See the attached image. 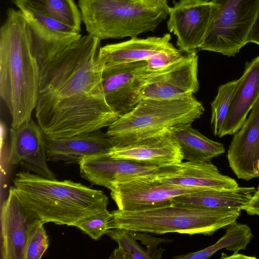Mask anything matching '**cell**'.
Wrapping results in <instances>:
<instances>
[{"mask_svg":"<svg viewBox=\"0 0 259 259\" xmlns=\"http://www.w3.org/2000/svg\"><path fill=\"white\" fill-rule=\"evenodd\" d=\"M101 40L80 34L33 46L40 72L35 117L45 136L64 138L100 130L119 117L103 91Z\"/></svg>","mask_w":259,"mask_h":259,"instance_id":"1","label":"cell"},{"mask_svg":"<svg viewBox=\"0 0 259 259\" xmlns=\"http://www.w3.org/2000/svg\"><path fill=\"white\" fill-rule=\"evenodd\" d=\"M39 77L26 18L19 10L9 8L0 28V96L11 115L12 127L31 118Z\"/></svg>","mask_w":259,"mask_h":259,"instance_id":"2","label":"cell"},{"mask_svg":"<svg viewBox=\"0 0 259 259\" xmlns=\"http://www.w3.org/2000/svg\"><path fill=\"white\" fill-rule=\"evenodd\" d=\"M12 181L11 187L28 214L43 224L74 227L80 220L107 209L105 193L81 183L28 170L19 172Z\"/></svg>","mask_w":259,"mask_h":259,"instance_id":"3","label":"cell"},{"mask_svg":"<svg viewBox=\"0 0 259 259\" xmlns=\"http://www.w3.org/2000/svg\"><path fill=\"white\" fill-rule=\"evenodd\" d=\"M111 212L109 229L118 228L157 234L211 235L236 221L241 210L199 207L169 201L133 210L118 209Z\"/></svg>","mask_w":259,"mask_h":259,"instance_id":"4","label":"cell"},{"mask_svg":"<svg viewBox=\"0 0 259 259\" xmlns=\"http://www.w3.org/2000/svg\"><path fill=\"white\" fill-rule=\"evenodd\" d=\"M78 7L88 34L101 40L153 31L169 9L160 0H78Z\"/></svg>","mask_w":259,"mask_h":259,"instance_id":"5","label":"cell"},{"mask_svg":"<svg viewBox=\"0 0 259 259\" xmlns=\"http://www.w3.org/2000/svg\"><path fill=\"white\" fill-rule=\"evenodd\" d=\"M204 112L194 96L167 100H140L107 127L113 147H121L160 134L181 123H192Z\"/></svg>","mask_w":259,"mask_h":259,"instance_id":"6","label":"cell"},{"mask_svg":"<svg viewBox=\"0 0 259 259\" xmlns=\"http://www.w3.org/2000/svg\"><path fill=\"white\" fill-rule=\"evenodd\" d=\"M209 24L200 50L235 56L247 44L259 0H212Z\"/></svg>","mask_w":259,"mask_h":259,"instance_id":"7","label":"cell"},{"mask_svg":"<svg viewBox=\"0 0 259 259\" xmlns=\"http://www.w3.org/2000/svg\"><path fill=\"white\" fill-rule=\"evenodd\" d=\"M198 65L196 51L159 70L149 71L145 64L139 76V100H167L193 96L199 88Z\"/></svg>","mask_w":259,"mask_h":259,"instance_id":"8","label":"cell"},{"mask_svg":"<svg viewBox=\"0 0 259 259\" xmlns=\"http://www.w3.org/2000/svg\"><path fill=\"white\" fill-rule=\"evenodd\" d=\"M80 176L94 185L110 191L120 183L142 178H157L178 171L181 164L156 166L114 159L107 153L84 158L79 163Z\"/></svg>","mask_w":259,"mask_h":259,"instance_id":"9","label":"cell"},{"mask_svg":"<svg viewBox=\"0 0 259 259\" xmlns=\"http://www.w3.org/2000/svg\"><path fill=\"white\" fill-rule=\"evenodd\" d=\"M169 7L167 29L177 37V46L182 52L199 50L209 24L212 3L209 0H179Z\"/></svg>","mask_w":259,"mask_h":259,"instance_id":"10","label":"cell"},{"mask_svg":"<svg viewBox=\"0 0 259 259\" xmlns=\"http://www.w3.org/2000/svg\"><path fill=\"white\" fill-rule=\"evenodd\" d=\"M10 149L9 161L20 165L26 170L46 178L56 179L49 167L44 143V134L32 118L10 129Z\"/></svg>","mask_w":259,"mask_h":259,"instance_id":"11","label":"cell"},{"mask_svg":"<svg viewBox=\"0 0 259 259\" xmlns=\"http://www.w3.org/2000/svg\"><path fill=\"white\" fill-rule=\"evenodd\" d=\"M207 188L184 187L167 185L152 178H142L116 185L111 196L118 209L133 210L138 208L169 201L175 197Z\"/></svg>","mask_w":259,"mask_h":259,"instance_id":"12","label":"cell"},{"mask_svg":"<svg viewBox=\"0 0 259 259\" xmlns=\"http://www.w3.org/2000/svg\"><path fill=\"white\" fill-rule=\"evenodd\" d=\"M243 124L235 133L227 158L230 167L239 179L259 178V98Z\"/></svg>","mask_w":259,"mask_h":259,"instance_id":"13","label":"cell"},{"mask_svg":"<svg viewBox=\"0 0 259 259\" xmlns=\"http://www.w3.org/2000/svg\"><path fill=\"white\" fill-rule=\"evenodd\" d=\"M114 159L163 166L182 162L181 148L167 130L155 136L121 147H112L107 153Z\"/></svg>","mask_w":259,"mask_h":259,"instance_id":"14","label":"cell"},{"mask_svg":"<svg viewBox=\"0 0 259 259\" xmlns=\"http://www.w3.org/2000/svg\"><path fill=\"white\" fill-rule=\"evenodd\" d=\"M145 61L103 67L102 82L106 100L119 116L131 110L139 101V76Z\"/></svg>","mask_w":259,"mask_h":259,"instance_id":"15","label":"cell"},{"mask_svg":"<svg viewBox=\"0 0 259 259\" xmlns=\"http://www.w3.org/2000/svg\"><path fill=\"white\" fill-rule=\"evenodd\" d=\"M1 218L2 258L25 259L29 229L34 220L11 186L2 207Z\"/></svg>","mask_w":259,"mask_h":259,"instance_id":"16","label":"cell"},{"mask_svg":"<svg viewBox=\"0 0 259 259\" xmlns=\"http://www.w3.org/2000/svg\"><path fill=\"white\" fill-rule=\"evenodd\" d=\"M47 160L78 163L84 158L108 153L113 145L106 133L101 130L64 138L44 135Z\"/></svg>","mask_w":259,"mask_h":259,"instance_id":"17","label":"cell"},{"mask_svg":"<svg viewBox=\"0 0 259 259\" xmlns=\"http://www.w3.org/2000/svg\"><path fill=\"white\" fill-rule=\"evenodd\" d=\"M170 39L169 33L146 38L132 37L125 41L101 47L99 58L103 67L145 61L159 53L180 50L170 42Z\"/></svg>","mask_w":259,"mask_h":259,"instance_id":"18","label":"cell"},{"mask_svg":"<svg viewBox=\"0 0 259 259\" xmlns=\"http://www.w3.org/2000/svg\"><path fill=\"white\" fill-rule=\"evenodd\" d=\"M258 98L259 56H257L246 63L244 72L238 79L220 138L234 134L241 128Z\"/></svg>","mask_w":259,"mask_h":259,"instance_id":"19","label":"cell"},{"mask_svg":"<svg viewBox=\"0 0 259 259\" xmlns=\"http://www.w3.org/2000/svg\"><path fill=\"white\" fill-rule=\"evenodd\" d=\"M180 170L171 175L154 179L161 183L184 187L233 189L236 181L220 172L211 161L181 162Z\"/></svg>","mask_w":259,"mask_h":259,"instance_id":"20","label":"cell"},{"mask_svg":"<svg viewBox=\"0 0 259 259\" xmlns=\"http://www.w3.org/2000/svg\"><path fill=\"white\" fill-rule=\"evenodd\" d=\"M256 191L254 187L240 186L233 189L205 188L175 197L170 201L199 207L241 210Z\"/></svg>","mask_w":259,"mask_h":259,"instance_id":"21","label":"cell"},{"mask_svg":"<svg viewBox=\"0 0 259 259\" xmlns=\"http://www.w3.org/2000/svg\"><path fill=\"white\" fill-rule=\"evenodd\" d=\"M192 123H181L168 130L177 140L183 159L196 162L211 161L225 153L223 144L211 140L192 126Z\"/></svg>","mask_w":259,"mask_h":259,"instance_id":"22","label":"cell"},{"mask_svg":"<svg viewBox=\"0 0 259 259\" xmlns=\"http://www.w3.org/2000/svg\"><path fill=\"white\" fill-rule=\"evenodd\" d=\"M253 237L250 228L247 225L235 221L226 227V232L215 243L194 252L178 255L175 259H205L219 250L226 248L234 252L246 249Z\"/></svg>","mask_w":259,"mask_h":259,"instance_id":"23","label":"cell"},{"mask_svg":"<svg viewBox=\"0 0 259 259\" xmlns=\"http://www.w3.org/2000/svg\"><path fill=\"white\" fill-rule=\"evenodd\" d=\"M21 1L30 8L80 31L81 13L73 0Z\"/></svg>","mask_w":259,"mask_h":259,"instance_id":"24","label":"cell"},{"mask_svg":"<svg viewBox=\"0 0 259 259\" xmlns=\"http://www.w3.org/2000/svg\"><path fill=\"white\" fill-rule=\"evenodd\" d=\"M106 234L115 241L118 245V247L112 252L110 258H153L151 253L137 242L131 231L114 228L108 229Z\"/></svg>","mask_w":259,"mask_h":259,"instance_id":"25","label":"cell"},{"mask_svg":"<svg viewBox=\"0 0 259 259\" xmlns=\"http://www.w3.org/2000/svg\"><path fill=\"white\" fill-rule=\"evenodd\" d=\"M237 83L238 79H236L219 86L217 94L211 103L210 122L215 136L220 137Z\"/></svg>","mask_w":259,"mask_h":259,"instance_id":"26","label":"cell"},{"mask_svg":"<svg viewBox=\"0 0 259 259\" xmlns=\"http://www.w3.org/2000/svg\"><path fill=\"white\" fill-rule=\"evenodd\" d=\"M11 1L28 20L45 31L61 35L80 33L75 28L30 8L21 0Z\"/></svg>","mask_w":259,"mask_h":259,"instance_id":"27","label":"cell"},{"mask_svg":"<svg viewBox=\"0 0 259 259\" xmlns=\"http://www.w3.org/2000/svg\"><path fill=\"white\" fill-rule=\"evenodd\" d=\"M44 224L33 220L29 227L25 259H39L49 247V239Z\"/></svg>","mask_w":259,"mask_h":259,"instance_id":"28","label":"cell"},{"mask_svg":"<svg viewBox=\"0 0 259 259\" xmlns=\"http://www.w3.org/2000/svg\"><path fill=\"white\" fill-rule=\"evenodd\" d=\"M111 218V212L107 209L84 218L74 226L92 239L97 240L106 234Z\"/></svg>","mask_w":259,"mask_h":259,"instance_id":"29","label":"cell"},{"mask_svg":"<svg viewBox=\"0 0 259 259\" xmlns=\"http://www.w3.org/2000/svg\"><path fill=\"white\" fill-rule=\"evenodd\" d=\"M183 56L180 50L175 52L159 53L145 60L146 68L151 71L162 69L179 61Z\"/></svg>","mask_w":259,"mask_h":259,"instance_id":"30","label":"cell"},{"mask_svg":"<svg viewBox=\"0 0 259 259\" xmlns=\"http://www.w3.org/2000/svg\"><path fill=\"white\" fill-rule=\"evenodd\" d=\"M132 235L137 240L141 241V243L147 246V249L151 253L153 258H160L157 253L152 251V249L158 244L168 242L171 240L165 238H160L148 235L145 232L131 231Z\"/></svg>","mask_w":259,"mask_h":259,"instance_id":"31","label":"cell"},{"mask_svg":"<svg viewBox=\"0 0 259 259\" xmlns=\"http://www.w3.org/2000/svg\"><path fill=\"white\" fill-rule=\"evenodd\" d=\"M249 215L259 216V192L257 190L252 197L243 208Z\"/></svg>","mask_w":259,"mask_h":259,"instance_id":"32","label":"cell"},{"mask_svg":"<svg viewBox=\"0 0 259 259\" xmlns=\"http://www.w3.org/2000/svg\"><path fill=\"white\" fill-rule=\"evenodd\" d=\"M249 42L259 45V12L247 38V43Z\"/></svg>","mask_w":259,"mask_h":259,"instance_id":"33","label":"cell"},{"mask_svg":"<svg viewBox=\"0 0 259 259\" xmlns=\"http://www.w3.org/2000/svg\"><path fill=\"white\" fill-rule=\"evenodd\" d=\"M221 258L228 259H254L256 258L255 256H247L244 254L239 253L238 252H234L233 254L230 256H227L224 253H222Z\"/></svg>","mask_w":259,"mask_h":259,"instance_id":"34","label":"cell"},{"mask_svg":"<svg viewBox=\"0 0 259 259\" xmlns=\"http://www.w3.org/2000/svg\"><path fill=\"white\" fill-rule=\"evenodd\" d=\"M160 1L163 3H167V2L168 0H160Z\"/></svg>","mask_w":259,"mask_h":259,"instance_id":"35","label":"cell"},{"mask_svg":"<svg viewBox=\"0 0 259 259\" xmlns=\"http://www.w3.org/2000/svg\"><path fill=\"white\" fill-rule=\"evenodd\" d=\"M257 191L258 192H259V185H258V187H257Z\"/></svg>","mask_w":259,"mask_h":259,"instance_id":"36","label":"cell"},{"mask_svg":"<svg viewBox=\"0 0 259 259\" xmlns=\"http://www.w3.org/2000/svg\"><path fill=\"white\" fill-rule=\"evenodd\" d=\"M257 167H258V170H259V161H258V162Z\"/></svg>","mask_w":259,"mask_h":259,"instance_id":"37","label":"cell"}]
</instances>
